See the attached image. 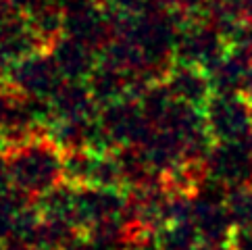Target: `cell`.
Masks as SVG:
<instances>
[{
  "mask_svg": "<svg viewBox=\"0 0 252 250\" xmlns=\"http://www.w3.org/2000/svg\"><path fill=\"white\" fill-rule=\"evenodd\" d=\"M11 184V175H8V163L6 156H0V190Z\"/></svg>",
  "mask_w": 252,
  "mask_h": 250,
  "instance_id": "13",
  "label": "cell"
},
{
  "mask_svg": "<svg viewBox=\"0 0 252 250\" xmlns=\"http://www.w3.org/2000/svg\"><path fill=\"white\" fill-rule=\"evenodd\" d=\"M200 246L202 240L192 219L171 221L157 236V250H200Z\"/></svg>",
  "mask_w": 252,
  "mask_h": 250,
  "instance_id": "10",
  "label": "cell"
},
{
  "mask_svg": "<svg viewBox=\"0 0 252 250\" xmlns=\"http://www.w3.org/2000/svg\"><path fill=\"white\" fill-rule=\"evenodd\" d=\"M8 2V0H0V6H2V4H6Z\"/></svg>",
  "mask_w": 252,
  "mask_h": 250,
  "instance_id": "15",
  "label": "cell"
},
{
  "mask_svg": "<svg viewBox=\"0 0 252 250\" xmlns=\"http://www.w3.org/2000/svg\"><path fill=\"white\" fill-rule=\"evenodd\" d=\"M206 127L215 142L252 138V106L244 94H217L204 104Z\"/></svg>",
  "mask_w": 252,
  "mask_h": 250,
  "instance_id": "3",
  "label": "cell"
},
{
  "mask_svg": "<svg viewBox=\"0 0 252 250\" xmlns=\"http://www.w3.org/2000/svg\"><path fill=\"white\" fill-rule=\"evenodd\" d=\"M13 6H17V8H25V11H30V8L33 6V4H38L40 0H8Z\"/></svg>",
  "mask_w": 252,
  "mask_h": 250,
  "instance_id": "14",
  "label": "cell"
},
{
  "mask_svg": "<svg viewBox=\"0 0 252 250\" xmlns=\"http://www.w3.org/2000/svg\"><path fill=\"white\" fill-rule=\"evenodd\" d=\"M225 207L236 229H252V186H233L227 190Z\"/></svg>",
  "mask_w": 252,
  "mask_h": 250,
  "instance_id": "11",
  "label": "cell"
},
{
  "mask_svg": "<svg viewBox=\"0 0 252 250\" xmlns=\"http://www.w3.org/2000/svg\"><path fill=\"white\" fill-rule=\"evenodd\" d=\"M229 250H252V229H233Z\"/></svg>",
  "mask_w": 252,
  "mask_h": 250,
  "instance_id": "12",
  "label": "cell"
},
{
  "mask_svg": "<svg viewBox=\"0 0 252 250\" xmlns=\"http://www.w3.org/2000/svg\"><path fill=\"white\" fill-rule=\"evenodd\" d=\"M248 67L250 62L229 48L227 55L215 67H211L206 73L211 75L213 88L217 94H242V86H244Z\"/></svg>",
  "mask_w": 252,
  "mask_h": 250,
  "instance_id": "9",
  "label": "cell"
},
{
  "mask_svg": "<svg viewBox=\"0 0 252 250\" xmlns=\"http://www.w3.org/2000/svg\"><path fill=\"white\" fill-rule=\"evenodd\" d=\"M6 163L11 182L30 194H44L65 180V153L42 138H28L13 146Z\"/></svg>",
  "mask_w": 252,
  "mask_h": 250,
  "instance_id": "1",
  "label": "cell"
},
{
  "mask_svg": "<svg viewBox=\"0 0 252 250\" xmlns=\"http://www.w3.org/2000/svg\"><path fill=\"white\" fill-rule=\"evenodd\" d=\"M6 79L21 96L35 98H52L65 82L52 55H44L38 50L8 62Z\"/></svg>",
  "mask_w": 252,
  "mask_h": 250,
  "instance_id": "4",
  "label": "cell"
},
{
  "mask_svg": "<svg viewBox=\"0 0 252 250\" xmlns=\"http://www.w3.org/2000/svg\"><path fill=\"white\" fill-rule=\"evenodd\" d=\"M227 50L229 44L217 25L209 19L200 21L196 17H186L175 46L177 62H188L209 71L227 55Z\"/></svg>",
  "mask_w": 252,
  "mask_h": 250,
  "instance_id": "2",
  "label": "cell"
},
{
  "mask_svg": "<svg viewBox=\"0 0 252 250\" xmlns=\"http://www.w3.org/2000/svg\"><path fill=\"white\" fill-rule=\"evenodd\" d=\"M96 98L90 90V86H84L79 79H67L63 86L50 98L52 113L59 119H71V117H86L94 113Z\"/></svg>",
  "mask_w": 252,
  "mask_h": 250,
  "instance_id": "8",
  "label": "cell"
},
{
  "mask_svg": "<svg viewBox=\"0 0 252 250\" xmlns=\"http://www.w3.org/2000/svg\"><path fill=\"white\" fill-rule=\"evenodd\" d=\"M206 169L213 180L233 186H252V138L238 142H215Z\"/></svg>",
  "mask_w": 252,
  "mask_h": 250,
  "instance_id": "5",
  "label": "cell"
},
{
  "mask_svg": "<svg viewBox=\"0 0 252 250\" xmlns=\"http://www.w3.org/2000/svg\"><path fill=\"white\" fill-rule=\"evenodd\" d=\"M94 50L96 48L90 46V44L79 42L75 38H71V35H65V38H57L52 42L50 55L55 59L63 77L84 82L98 65V57Z\"/></svg>",
  "mask_w": 252,
  "mask_h": 250,
  "instance_id": "7",
  "label": "cell"
},
{
  "mask_svg": "<svg viewBox=\"0 0 252 250\" xmlns=\"http://www.w3.org/2000/svg\"><path fill=\"white\" fill-rule=\"evenodd\" d=\"M165 84L169 92L173 94V98L200 106V109H204V104L215 94L211 75L204 69L196 65H188V62H177L175 67H171L165 75Z\"/></svg>",
  "mask_w": 252,
  "mask_h": 250,
  "instance_id": "6",
  "label": "cell"
}]
</instances>
